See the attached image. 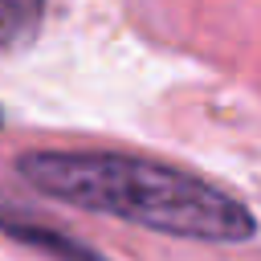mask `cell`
I'll use <instances>...</instances> for the list:
<instances>
[{
	"label": "cell",
	"instance_id": "7a4b0ae2",
	"mask_svg": "<svg viewBox=\"0 0 261 261\" xmlns=\"http://www.w3.org/2000/svg\"><path fill=\"white\" fill-rule=\"evenodd\" d=\"M45 0H0V53L20 49L41 24Z\"/></svg>",
	"mask_w": 261,
	"mask_h": 261
},
{
	"label": "cell",
	"instance_id": "6da1fadb",
	"mask_svg": "<svg viewBox=\"0 0 261 261\" xmlns=\"http://www.w3.org/2000/svg\"><path fill=\"white\" fill-rule=\"evenodd\" d=\"M16 167L37 192L61 204L151 232L212 245H237L257 232V216L237 196L155 159L114 151H33L20 155Z\"/></svg>",
	"mask_w": 261,
	"mask_h": 261
}]
</instances>
